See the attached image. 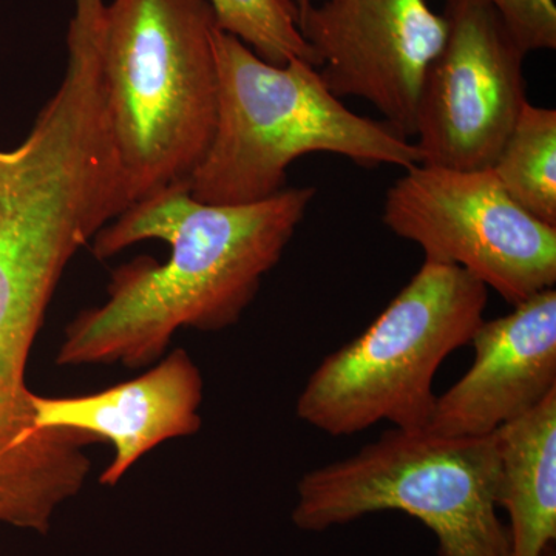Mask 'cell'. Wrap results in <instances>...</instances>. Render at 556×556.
<instances>
[{
	"mask_svg": "<svg viewBox=\"0 0 556 556\" xmlns=\"http://www.w3.org/2000/svg\"><path fill=\"white\" fill-rule=\"evenodd\" d=\"M314 197V188H287L257 203L223 206L172 188L131 204L93 237L94 257L161 240L169 244V258L160 265L139 257L113 270L109 299L68 325L56 364L148 367L178 329L232 327L280 262Z\"/></svg>",
	"mask_w": 556,
	"mask_h": 556,
	"instance_id": "obj_1",
	"label": "cell"
},
{
	"mask_svg": "<svg viewBox=\"0 0 556 556\" xmlns=\"http://www.w3.org/2000/svg\"><path fill=\"white\" fill-rule=\"evenodd\" d=\"M217 20L207 0H113L101 28L110 130L131 204L189 189L218 119Z\"/></svg>",
	"mask_w": 556,
	"mask_h": 556,
	"instance_id": "obj_2",
	"label": "cell"
},
{
	"mask_svg": "<svg viewBox=\"0 0 556 556\" xmlns=\"http://www.w3.org/2000/svg\"><path fill=\"white\" fill-rule=\"evenodd\" d=\"M214 47L217 129L189 182L190 195L201 203L233 206L270 199L287 189L288 167L309 153L404 170L422 161L415 142L348 109L309 62L270 64L219 28Z\"/></svg>",
	"mask_w": 556,
	"mask_h": 556,
	"instance_id": "obj_3",
	"label": "cell"
},
{
	"mask_svg": "<svg viewBox=\"0 0 556 556\" xmlns=\"http://www.w3.org/2000/svg\"><path fill=\"white\" fill-rule=\"evenodd\" d=\"M489 288L455 265L424 260L364 332L320 362L298 399V416L329 437L376 426L424 430L434 376L484 321Z\"/></svg>",
	"mask_w": 556,
	"mask_h": 556,
	"instance_id": "obj_4",
	"label": "cell"
},
{
	"mask_svg": "<svg viewBox=\"0 0 556 556\" xmlns=\"http://www.w3.org/2000/svg\"><path fill=\"white\" fill-rule=\"evenodd\" d=\"M500 477L496 433L445 438L393 428L353 456L303 475L291 518L318 533L402 511L433 532L438 556H510L497 515Z\"/></svg>",
	"mask_w": 556,
	"mask_h": 556,
	"instance_id": "obj_5",
	"label": "cell"
},
{
	"mask_svg": "<svg viewBox=\"0 0 556 556\" xmlns=\"http://www.w3.org/2000/svg\"><path fill=\"white\" fill-rule=\"evenodd\" d=\"M383 225L459 266L511 306L555 288L556 228L515 203L492 170L415 164L388 189Z\"/></svg>",
	"mask_w": 556,
	"mask_h": 556,
	"instance_id": "obj_6",
	"label": "cell"
},
{
	"mask_svg": "<svg viewBox=\"0 0 556 556\" xmlns=\"http://www.w3.org/2000/svg\"><path fill=\"white\" fill-rule=\"evenodd\" d=\"M447 36L424 79L415 146L420 163L492 167L527 102V51L490 0H445Z\"/></svg>",
	"mask_w": 556,
	"mask_h": 556,
	"instance_id": "obj_7",
	"label": "cell"
},
{
	"mask_svg": "<svg viewBox=\"0 0 556 556\" xmlns=\"http://www.w3.org/2000/svg\"><path fill=\"white\" fill-rule=\"evenodd\" d=\"M298 27L334 97L368 101L391 129L415 137L424 79L447 36L428 0H311Z\"/></svg>",
	"mask_w": 556,
	"mask_h": 556,
	"instance_id": "obj_8",
	"label": "cell"
},
{
	"mask_svg": "<svg viewBox=\"0 0 556 556\" xmlns=\"http://www.w3.org/2000/svg\"><path fill=\"white\" fill-rule=\"evenodd\" d=\"M507 316L482 321L468 345L473 364L438 396L426 430L481 438L556 391V291L544 289Z\"/></svg>",
	"mask_w": 556,
	"mask_h": 556,
	"instance_id": "obj_9",
	"label": "cell"
},
{
	"mask_svg": "<svg viewBox=\"0 0 556 556\" xmlns=\"http://www.w3.org/2000/svg\"><path fill=\"white\" fill-rule=\"evenodd\" d=\"M203 379L189 354L175 350L156 367L101 393L80 397L33 396L40 430H70L108 439L115 448L101 477L116 485L135 463L169 439L190 437L201 427Z\"/></svg>",
	"mask_w": 556,
	"mask_h": 556,
	"instance_id": "obj_10",
	"label": "cell"
},
{
	"mask_svg": "<svg viewBox=\"0 0 556 556\" xmlns=\"http://www.w3.org/2000/svg\"><path fill=\"white\" fill-rule=\"evenodd\" d=\"M495 433L510 556H543L556 541V391Z\"/></svg>",
	"mask_w": 556,
	"mask_h": 556,
	"instance_id": "obj_11",
	"label": "cell"
},
{
	"mask_svg": "<svg viewBox=\"0 0 556 556\" xmlns=\"http://www.w3.org/2000/svg\"><path fill=\"white\" fill-rule=\"evenodd\" d=\"M490 170L515 203L556 228V110L527 101Z\"/></svg>",
	"mask_w": 556,
	"mask_h": 556,
	"instance_id": "obj_12",
	"label": "cell"
},
{
	"mask_svg": "<svg viewBox=\"0 0 556 556\" xmlns=\"http://www.w3.org/2000/svg\"><path fill=\"white\" fill-rule=\"evenodd\" d=\"M219 30L240 39L263 61L283 65L316 58L298 27V17L280 0H207Z\"/></svg>",
	"mask_w": 556,
	"mask_h": 556,
	"instance_id": "obj_13",
	"label": "cell"
},
{
	"mask_svg": "<svg viewBox=\"0 0 556 556\" xmlns=\"http://www.w3.org/2000/svg\"><path fill=\"white\" fill-rule=\"evenodd\" d=\"M490 2L527 53L556 49L555 0H490Z\"/></svg>",
	"mask_w": 556,
	"mask_h": 556,
	"instance_id": "obj_14",
	"label": "cell"
},
{
	"mask_svg": "<svg viewBox=\"0 0 556 556\" xmlns=\"http://www.w3.org/2000/svg\"><path fill=\"white\" fill-rule=\"evenodd\" d=\"M280 2L283 3V5L287 7L295 17H298L299 11L302 10L306 3H309L311 0H280Z\"/></svg>",
	"mask_w": 556,
	"mask_h": 556,
	"instance_id": "obj_15",
	"label": "cell"
},
{
	"mask_svg": "<svg viewBox=\"0 0 556 556\" xmlns=\"http://www.w3.org/2000/svg\"><path fill=\"white\" fill-rule=\"evenodd\" d=\"M543 556H556L555 544L554 546L548 547L547 551L544 552Z\"/></svg>",
	"mask_w": 556,
	"mask_h": 556,
	"instance_id": "obj_16",
	"label": "cell"
}]
</instances>
